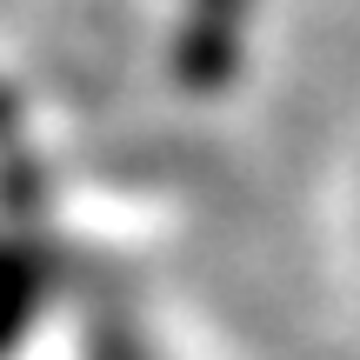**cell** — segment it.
<instances>
[{
	"label": "cell",
	"instance_id": "obj_1",
	"mask_svg": "<svg viewBox=\"0 0 360 360\" xmlns=\"http://www.w3.org/2000/svg\"><path fill=\"white\" fill-rule=\"evenodd\" d=\"M60 300V260L40 233L0 227V360H13L40 334V321Z\"/></svg>",
	"mask_w": 360,
	"mask_h": 360
},
{
	"label": "cell",
	"instance_id": "obj_2",
	"mask_svg": "<svg viewBox=\"0 0 360 360\" xmlns=\"http://www.w3.org/2000/svg\"><path fill=\"white\" fill-rule=\"evenodd\" d=\"M94 360H154V354H147V340H127V347H101Z\"/></svg>",
	"mask_w": 360,
	"mask_h": 360
}]
</instances>
